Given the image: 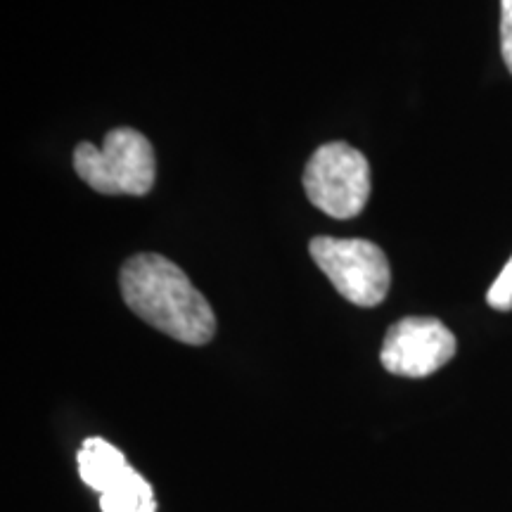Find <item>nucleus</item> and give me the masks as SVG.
Instances as JSON below:
<instances>
[{
	"label": "nucleus",
	"mask_w": 512,
	"mask_h": 512,
	"mask_svg": "<svg viewBox=\"0 0 512 512\" xmlns=\"http://www.w3.org/2000/svg\"><path fill=\"white\" fill-rule=\"evenodd\" d=\"M100 508L102 512H155V491L150 482L131 467L117 484L100 494Z\"/></svg>",
	"instance_id": "nucleus-7"
},
{
	"label": "nucleus",
	"mask_w": 512,
	"mask_h": 512,
	"mask_svg": "<svg viewBox=\"0 0 512 512\" xmlns=\"http://www.w3.org/2000/svg\"><path fill=\"white\" fill-rule=\"evenodd\" d=\"M311 259L344 299L363 309L384 302L392 287L387 254L375 242L361 238L320 235L309 242Z\"/></svg>",
	"instance_id": "nucleus-4"
},
{
	"label": "nucleus",
	"mask_w": 512,
	"mask_h": 512,
	"mask_svg": "<svg viewBox=\"0 0 512 512\" xmlns=\"http://www.w3.org/2000/svg\"><path fill=\"white\" fill-rule=\"evenodd\" d=\"M501 53L512 74V0H501Z\"/></svg>",
	"instance_id": "nucleus-9"
},
{
	"label": "nucleus",
	"mask_w": 512,
	"mask_h": 512,
	"mask_svg": "<svg viewBox=\"0 0 512 512\" xmlns=\"http://www.w3.org/2000/svg\"><path fill=\"white\" fill-rule=\"evenodd\" d=\"M486 302L496 311H512V259L494 280L491 290L486 292Z\"/></svg>",
	"instance_id": "nucleus-8"
},
{
	"label": "nucleus",
	"mask_w": 512,
	"mask_h": 512,
	"mask_svg": "<svg viewBox=\"0 0 512 512\" xmlns=\"http://www.w3.org/2000/svg\"><path fill=\"white\" fill-rule=\"evenodd\" d=\"M74 169L88 188L102 195L143 197L157 181V157L152 143L128 126L107 133L102 147L93 143L76 145Z\"/></svg>",
	"instance_id": "nucleus-2"
},
{
	"label": "nucleus",
	"mask_w": 512,
	"mask_h": 512,
	"mask_svg": "<svg viewBox=\"0 0 512 512\" xmlns=\"http://www.w3.org/2000/svg\"><path fill=\"white\" fill-rule=\"evenodd\" d=\"M456 349V335L439 318L408 316L387 330L380 361L392 375L430 377L456 356Z\"/></svg>",
	"instance_id": "nucleus-5"
},
{
	"label": "nucleus",
	"mask_w": 512,
	"mask_h": 512,
	"mask_svg": "<svg viewBox=\"0 0 512 512\" xmlns=\"http://www.w3.org/2000/svg\"><path fill=\"white\" fill-rule=\"evenodd\" d=\"M76 463H79V475L83 484H88L98 494H105L110 486L117 484L131 470L124 453L117 446H112L110 441L100 437L83 441Z\"/></svg>",
	"instance_id": "nucleus-6"
},
{
	"label": "nucleus",
	"mask_w": 512,
	"mask_h": 512,
	"mask_svg": "<svg viewBox=\"0 0 512 512\" xmlns=\"http://www.w3.org/2000/svg\"><path fill=\"white\" fill-rule=\"evenodd\" d=\"M121 297L147 325L176 342L202 347L216 335V316L204 294L162 254H133L119 273Z\"/></svg>",
	"instance_id": "nucleus-1"
},
{
	"label": "nucleus",
	"mask_w": 512,
	"mask_h": 512,
	"mask_svg": "<svg viewBox=\"0 0 512 512\" xmlns=\"http://www.w3.org/2000/svg\"><path fill=\"white\" fill-rule=\"evenodd\" d=\"M304 190L323 214L339 221L356 219L373 192L366 155L342 140L320 145L304 169Z\"/></svg>",
	"instance_id": "nucleus-3"
}]
</instances>
